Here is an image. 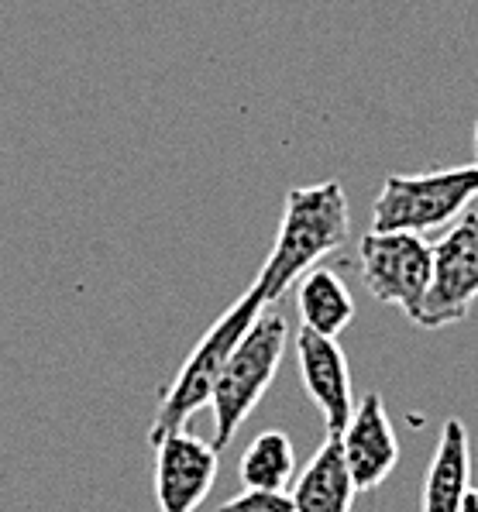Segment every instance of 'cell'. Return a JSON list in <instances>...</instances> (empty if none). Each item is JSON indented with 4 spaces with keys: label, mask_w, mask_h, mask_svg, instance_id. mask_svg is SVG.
<instances>
[{
    "label": "cell",
    "mask_w": 478,
    "mask_h": 512,
    "mask_svg": "<svg viewBox=\"0 0 478 512\" xmlns=\"http://www.w3.org/2000/svg\"><path fill=\"white\" fill-rule=\"evenodd\" d=\"M217 512H296L289 492H262V488H245L234 499H227Z\"/></svg>",
    "instance_id": "14"
},
{
    "label": "cell",
    "mask_w": 478,
    "mask_h": 512,
    "mask_svg": "<svg viewBox=\"0 0 478 512\" xmlns=\"http://www.w3.org/2000/svg\"><path fill=\"white\" fill-rule=\"evenodd\" d=\"M338 440L358 492H372L396 471L399 440L379 392H368L362 403H355V413H351L348 427L338 433Z\"/></svg>",
    "instance_id": "8"
},
{
    "label": "cell",
    "mask_w": 478,
    "mask_h": 512,
    "mask_svg": "<svg viewBox=\"0 0 478 512\" xmlns=\"http://www.w3.org/2000/svg\"><path fill=\"white\" fill-rule=\"evenodd\" d=\"M478 299V214L461 217L458 224L434 241V272L420 306L417 327L441 330L468 320Z\"/></svg>",
    "instance_id": "6"
},
{
    "label": "cell",
    "mask_w": 478,
    "mask_h": 512,
    "mask_svg": "<svg viewBox=\"0 0 478 512\" xmlns=\"http://www.w3.org/2000/svg\"><path fill=\"white\" fill-rule=\"evenodd\" d=\"M293 506L296 512H351L358 488L351 482V471L344 464L341 440L327 433L317 454L293 482Z\"/></svg>",
    "instance_id": "11"
},
{
    "label": "cell",
    "mask_w": 478,
    "mask_h": 512,
    "mask_svg": "<svg viewBox=\"0 0 478 512\" xmlns=\"http://www.w3.org/2000/svg\"><path fill=\"white\" fill-rule=\"evenodd\" d=\"M358 265L368 293L379 303L399 306L417 324L434 272V244L420 234L368 231L358 244Z\"/></svg>",
    "instance_id": "5"
},
{
    "label": "cell",
    "mask_w": 478,
    "mask_h": 512,
    "mask_svg": "<svg viewBox=\"0 0 478 512\" xmlns=\"http://www.w3.org/2000/svg\"><path fill=\"white\" fill-rule=\"evenodd\" d=\"M296 358H300V378L307 396L317 403L324 416L327 433H338L348 427L355 413V396H351V368L344 358V348L334 337H320L313 330H300L296 337Z\"/></svg>",
    "instance_id": "9"
},
{
    "label": "cell",
    "mask_w": 478,
    "mask_h": 512,
    "mask_svg": "<svg viewBox=\"0 0 478 512\" xmlns=\"http://www.w3.org/2000/svg\"><path fill=\"white\" fill-rule=\"evenodd\" d=\"M475 159H478V121H475ZM478 165V162H475Z\"/></svg>",
    "instance_id": "16"
},
{
    "label": "cell",
    "mask_w": 478,
    "mask_h": 512,
    "mask_svg": "<svg viewBox=\"0 0 478 512\" xmlns=\"http://www.w3.org/2000/svg\"><path fill=\"white\" fill-rule=\"evenodd\" d=\"M289 327L276 310H265L252 327L245 330L234 351L227 354L221 378L210 396V409H214V447L221 451L234 440L241 423L252 416V409L262 403L269 392L272 378H276L282 354H286Z\"/></svg>",
    "instance_id": "3"
},
{
    "label": "cell",
    "mask_w": 478,
    "mask_h": 512,
    "mask_svg": "<svg viewBox=\"0 0 478 512\" xmlns=\"http://www.w3.org/2000/svg\"><path fill=\"white\" fill-rule=\"evenodd\" d=\"M296 310H300L303 330H313L320 337H334L355 320V299L344 279L334 269L313 265V269L296 282Z\"/></svg>",
    "instance_id": "12"
},
{
    "label": "cell",
    "mask_w": 478,
    "mask_h": 512,
    "mask_svg": "<svg viewBox=\"0 0 478 512\" xmlns=\"http://www.w3.org/2000/svg\"><path fill=\"white\" fill-rule=\"evenodd\" d=\"M265 310H269V306L262 303L255 286H248L238 303L214 320V327L200 337V344L190 351V358L183 361V368L172 378V385L162 392L159 413H155V423H152V430H148L152 444H159L172 430H186L190 416L197 413V409L210 406V396H214V385H217V378H221L227 354L234 351V344L245 337V330L252 327Z\"/></svg>",
    "instance_id": "2"
},
{
    "label": "cell",
    "mask_w": 478,
    "mask_h": 512,
    "mask_svg": "<svg viewBox=\"0 0 478 512\" xmlns=\"http://www.w3.org/2000/svg\"><path fill=\"white\" fill-rule=\"evenodd\" d=\"M478 196V165L386 176L372 203V231L430 234L451 224Z\"/></svg>",
    "instance_id": "4"
},
{
    "label": "cell",
    "mask_w": 478,
    "mask_h": 512,
    "mask_svg": "<svg viewBox=\"0 0 478 512\" xmlns=\"http://www.w3.org/2000/svg\"><path fill=\"white\" fill-rule=\"evenodd\" d=\"M348 231L351 210L338 179L289 189L286 203H282L276 244L258 269V279L252 282L262 303L272 306L276 299H282L289 286H296L313 265H320V258H327L348 241Z\"/></svg>",
    "instance_id": "1"
},
{
    "label": "cell",
    "mask_w": 478,
    "mask_h": 512,
    "mask_svg": "<svg viewBox=\"0 0 478 512\" xmlns=\"http://www.w3.org/2000/svg\"><path fill=\"white\" fill-rule=\"evenodd\" d=\"M155 447V502L159 512H197L217 482L221 454L190 430H172Z\"/></svg>",
    "instance_id": "7"
},
{
    "label": "cell",
    "mask_w": 478,
    "mask_h": 512,
    "mask_svg": "<svg viewBox=\"0 0 478 512\" xmlns=\"http://www.w3.org/2000/svg\"><path fill=\"white\" fill-rule=\"evenodd\" d=\"M458 512H478V488H468L465 499H461V509Z\"/></svg>",
    "instance_id": "15"
},
{
    "label": "cell",
    "mask_w": 478,
    "mask_h": 512,
    "mask_svg": "<svg viewBox=\"0 0 478 512\" xmlns=\"http://www.w3.org/2000/svg\"><path fill=\"white\" fill-rule=\"evenodd\" d=\"M468 488H472V440L465 423L451 416L441 427L427 478H423L420 512H458Z\"/></svg>",
    "instance_id": "10"
},
{
    "label": "cell",
    "mask_w": 478,
    "mask_h": 512,
    "mask_svg": "<svg viewBox=\"0 0 478 512\" xmlns=\"http://www.w3.org/2000/svg\"><path fill=\"white\" fill-rule=\"evenodd\" d=\"M238 478L245 488L286 492L296 482V447L282 430H262L245 447L238 461Z\"/></svg>",
    "instance_id": "13"
}]
</instances>
